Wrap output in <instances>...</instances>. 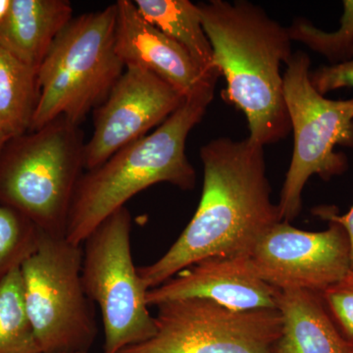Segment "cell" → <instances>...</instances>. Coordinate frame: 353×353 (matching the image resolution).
Instances as JSON below:
<instances>
[{
  "label": "cell",
  "mask_w": 353,
  "mask_h": 353,
  "mask_svg": "<svg viewBox=\"0 0 353 353\" xmlns=\"http://www.w3.org/2000/svg\"><path fill=\"white\" fill-rule=\"evenodd\" d=\"M201 158L203 187L194 217L168 252L138 268L148 290L208 257L250 254L281 221L271 199L263 146L248 138H218L202 146Z\"/></svg>",
  "instance_id": "1"
},
{
  "label": "cell",
  "mask_w": 353,
  "mask_h": 353,
  "mask_svg": "<svg viewBox=\"0 0 353 353\" xmlns=\"http://www.w3.org/2000/svg\"><path fill=\"white\" fill-rule=\"evenodd\" d=\"M224 76V99L245 114L252 143L272 145L292 130L281 66L292 57L288 28L252 2L211 0L197 4Z\"/></svg>",
  "instance_id": "2"
},
{
  "label": "cell",
  "mask_w": 353,
  "mask_h": 353,
  "mask_svg": "<svg viewBox=\"0 0 353 353\" xmlns=\"http://www.w3.org/2000/svg\"><path fill=\"white\" fill-rule=\"evenodd\" d=\"M213 99L214 94L185 99L152 134L83 174L70 208L66 240L83 245L109 216L153 185L169 183L181 190L194 189L196 174L185 154V143Z\"/></svg>",
  "instance_id": "3"
},
{
  "label": "cell",
  "mask_w": 353,
  "mask_h": 353,
  "mask_svg": "<svg viewBox=\"0 0 353 353\" xmlns=\"http://www.w3.org/2000/svg\"><path fill=\"white\" fill-rule=\"evenodd\" d=\"M116 6L73 18L38 71L39 101L30 132L57 118L78 125L105 101L125 65L115 50Z\"/></svg>",
  "instance_id": "4"
},
{
  "label": "cell",
  "mask_w": 353,
  "mask_h": 353,
  "mask_svg": "<svg viewBox=\"0 0 353 353\" xmlns=\"http://www.w3.org/2000/svg\"><path fill=\"white\" fill-rule=\"evenodd\" d=\"M82 132L57 118L9 139L0 155V202L44 234L66 236L70 208L83 165Z\"/></svg>",
  "instance_id": "5"
},
{
  "label": "cell",
  "mask_w": 353,
  "mask_h": 353,
  "mask_svg": "<svg viewBox=\"0 0 353 353\" xmlns=\"http://www.w3.org/2000/svg\"><path fill=\"white\" fill-rule=\"evenodd\" d=\"M310 57L292 53L283 75L285 106L294 148L278 203L281 221L292 222L303 208V190L311 176L329 181L348 169L347 157L336 146L353 148V97L326 99L310 81Z\"/></svg>",
  "instance_id": "6"
},
{
  "label": "cell",
  "mask_w": 353,
  "mask_h": 353,
  "mask_svg": "<svg viewBox=\"0 0 353 353\" xmlns=\"http://www.w3.org/2000/svg\"><path fill=\"white\" fill-rule=\"evenodd\" d=\"M83 246L41 232L20 268L28 317L41 353L88 352L97 339L94 303L82 282Z\"/></svg>",
  "instance_id": "7"
},
{
  "label": "cell",
  "mask_w": 353,
  "mask_h": 353,
  "mask_svg": "<svg viewBox=\"0 0 353 353\" xmlns=\"http://www.w3.org/2000/svg\"><path fill=\"white\" fill-rule=\"evenodd\" d=\"M132 217L126 208L103 221L83 241L82 282L101 309L104 353H118L150 340L157 332L146 303L148 289L134 266Z\"/></svg>",
  "instance_id": "8"
},
{
  "label": "cell",
  "mask_w": 353,
  "mask_h": 353,
  "mask_svg": "<svg viewBox=\"0 0 353 353\" xmlns=\"http://www.w3.org/2000/svg\"><path fill=\"white\" fill-rule=\"evenodd\" d=\"M157 307L154 336L118 353H273L282 332L277 308L236 310L203 299Z\"/></svg>",
  "instance_id": "9"
},
{
  "label": "cell",
  "mask_w": 353,
  "mask_h": 353,
  "mask_svg": "<svg viewBox=\"0 0 353 353\" xmlns=\"http://www.w3.org/2000/svg\"><path fill=\"white\" fill-rule=\"evenodd\" d=\"M253 271L276 290L321 292L350 271V245L339 223L307 232L280 221L259 239L248 254Z\"/></svg>",
  "instance_id": "10"
},
{
  "label": "cell",
  "mask_w": 353,
  "mask_h": 353,
  "mask_svg": "<svg viewBox=\"0 0 353 353\" xmlns=\"http://www.w3.org/2000/svg\"><path fill=\"white\" fill-rule=\"evenodd\" d=\"M185 99L152 72L126 66L105 101L95 108L94 132L85 145L88 171L143 138L182 106Z\"/></svg>",
  "instance_id": "11"
},
{
  "label": "cell",
  "mask_w": 353,
  "mask_h": 353,
  "mask_svg": "<svg viewBox=\"0 0 353 353\" xmlns=\"http://www.w3.org/2000/svg\"><path fill=\"white\" fill-rule=\"evenodd\" d=\"M277 290L254 273L248 255L208 257L148 290L146 303L157 306L180 299H203L236 309L276 308Z\"/></svg>",
  "instance_id": "12"
},
{
  "label": "cell",
  "mask_w": 353,
  "mask_h": 353,
  "mask_svg": "<svg viewBox=\"0 0 353 353\" xmlns=\"http://www.w3.org/2000/svg\"><path fill=\"white\" fill-rule=\"evenodd\" d=\"M115 6V50L125 67L152 72L185 99L214 94L217 81L204 75L180 44L148 23L134 2L118 0Z\"/></svg>",
  "instance_id": "13"
},
{
  "label": "cell",
  "mask_w": 353,
  "mask_h": 353,
  "mask_svg": "<svg viewBox=\"0 0 353 353\" xmlns=\"http://www.w3.org/2000/svg\"><path fill=\"white\" fill-rule=\"evenodd\" d=\"M276 308L282 332L273 353H353V345L336 326L319 292L277 290Z\"/></svg>",
  "instance_id": "14"
},
{
  "label": "cell",
  "mask_w": 353,
  "mask_h": 353,
  "mask_svg": "<svg viewBox=\"0 0 353 353\" xmlns=\"http://www.w3.org/2000/svg\"><path fill=\"white\" fill-rule=\"evenodd\" d=\"M72 14L66 0H11L8 14L0 21V46L39 71Z\"/></svg>",
  "instance_id": "15"
},
{
  "label": "cell",
  "mask_w": 353,
  "mask_h": 353,
  "mask_svg": "<svg viewBox=\"0 0 353 353\" xmlns=\"http://www.w3.org/2000/svg\"><path fill=\"white\" fill-rule=\"evenodd\" d=\"M134 4L148 23L189 53L204 75L218 81L220 72L197 4L190 0H136Z\"/></svg>",
  "instance_id": "16"
},
{
  "label": "cell",
  "mask_w": 353,
  "mask_h": 353,
  "mask_svg": "<svg viewBox=\"0 0 353 353\" xmlns=\"http://www.w3.org/2000/svg\"><path fill=\"white\" fill-rule=\"evenodd\" d=\"M38 101V71L0 46V132L11 139L30 132Z\"/></svg>",
  "instance_id": "17"
},
{
  "label": "cell",
  "mask_w": 353,
  "mask_h": 353,
  "mask_svg": "<svg viewBox=\"0 0 353 353\" xmlns=\"http://www.w3.org/2000/svg\"><path fill=\"white\" fill-rule=\"evenodd\" d=\"M0 353H41L26 311L20 269L0 283Z\"/></svg>",
  "instance_id": "18"
},
{
  "label": "cell",
  "mask_w": 353,
  "mask_h": 353,
  "mask_svg": "<svg viewBox=\"0 0 353 353\" xmlns=\"http://www.w3.org/2000/svg\"><path fill=\"white\" fill-rule=\"evenodd\" d=\"M41 234L29 218L0 202V283L36 252Z\"/></svg>",
  "instance_id": "19"
},
{
  "label": "cell",
  "mask_w": 353,
  "mask_h": 353,
  "mask_svg": "<svg viewBox=\"0 0 353 353\" xmlns=\"http://www.w3.org/2000/svg\"><path fill=\"white\" fill-rule=\"evenodd\" d=\"M343 6L336 31H323L308 20L299 18L288 27L290 39L326 57L331 65L350 61L353 58V0H343Z\"/></svg>",
  "instance_id": "20"
},
{
  "label": "cell",
  "mask_w": 353,
  "mask_h": 353,
  "mask_svg": "<svg viewBox=\"0 0 353 353\" xmlns=\"http://www.w3.org/2000/svg\"><path fill=\"white\" fill-rule=\"evenodd\" d=\"M319 294L341 334L353 345V271Z\"/></svg>",
  "instance_id": "21"
},
{
  "label": "cell",
  "mask_w": 353,
  "mask_h": 353,
  "mask_svg": "<svg viewBox=\"0 0 353 353\" xmlns=\"http://www.w3.org/2000/svg\"><path fill=\"white\" fill-rule=\"evenodd\" d=\"M310 81L322 95L343 88H353V58L343 63L321 66L311 71Z\"/></svg>",
  "instance_id": "22"
},
{
  "label": "cell",
  "mask_w": 353,
  "mask_h": 353,
  "mask_svg": "<svg viewBox=\"0 0 353 353\" xmlns=\"http://www.w3.org/2000/svg\"><path fill=\"white\" fill-rule=\"evenodd\" d=\"M313 212L328 222L339 223L347 232L350 245V270L353 271V204L345 214H338V210L333 206H322L315 208Z\"/></svg>",
  "instance_id": "23"
},
{
  "label": "cell",
  "mask_w": 353,
  "mask_h": 353,
  "mask_svg": "<svg viewBox=\"0 0 353 353\" xmlns=\"http://www.w3.org/2000/svg\"><path fill=\"white\" fill-rule=\"evenodd\" d=\"M11 0H0V21L6 17L10 9Z\"/></svg>",
  "instance_id": "24"
},
{
  "label": "cell",
  "mask_w": 353,
  "mask_h": 353,
  "mask_svg": "<svg viewBox=\"0 0 353 353\" xmlns=\"http://www.w3.org/2000/svg\"><path fill=\"white\" fill-rule=\"evenodd\" d=\"M8 141L9 139L6 138V137L0 132V155H1L2 150H3L4 146H6Z\"/></svg>",
  "instance_id": "25"
},
{
  "label": "cell",
  "mask_w": 353,
  "mask_h": 353,
  "mask_svg": "<svg viewBox=\"0 0 353 353\" xmlns=\"http://www.w3.org/2000/svg\"><path fill=\"white\" fill-rule=\"evenodd\" d=\"M77 353H88V352H77Z\"/></svg>",
  "instance_id": "26"
}]
</instances>
